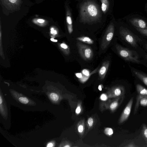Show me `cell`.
Segmentation results:
<instances>
[{
  "mask_svg": "<svg viewBox=\"0 0 147 147\" xmlns=\"http://www.w3.org/2000/svg\"><path fill=\"white\" fill-rule=\"evenodd\" d=\"M33 22L35 24H42L46 22V21L44 19L42 18L34 19Z\"/></svg>",
  "mask_w": 147,
  "mask_h": 147,
  "instance_id": "cell-26",
  "label": "cell"
},
{
  "mask_svg": "<svg viewBox=\"0 0 147 147\" xmlns=\"http://www.w3.org/2000/svg\"><path fill=\"white\" fill-rule=\"evenodd\" d=\"M51 41H53V42H57V40H55L53 38H51Z\"/></svg>",
  "mask_w": 147,
  "mask_h": 147,
  "instance_id": "cell-34",
  "label": "cell"
},
{
  "mask_svg": "<svg viewBox=\"0 0 147 147\" xmlns=\"http://www.w3.org/2000/svg\"><path fill=\"white\" fill-rule=\"evenodd\" d=\"M140 105L143 107L147 106V96H144L140 99Z\"/></svg>",
  "mask_w": 147,
  "mask_h": 147,
  "instance_id": "cell-22",
  "label": "cell"
},
{
  "mask_svg": "<svg viewBox=\"0 0 147 147\" xmlns=\"http://www.w3.org/2000/svg\"><path fill=\"white\" fill-rule=\"evenodd\" d=\"M76 45L80 55L84 60H89L92 58L93 51L89 46L78 41H77Z\"/></svg>",
  "mask_w": 147,
  "mask_h": 147,
  "instance_id": "cell-3",
  "label": "cell"
},
{
  "mask_svg": "<svg viewBox=\"0 0 147 147\" xmlns=\"http://www.w3.org/2000/svg\"><path fill=\"white\" fill-rule=\"evenodd\" d=\"M129 67L132 76L147 87V74L133 67Z\"/></svg>",
  "mask_w": 147,
  "mask_h": 147,
  "instance_id": "cell-9",
  "label": "cell"
},
{
  "mask_svg": "<svg viewBox=\"0 0 147 147\" xmlns=\"http://www.w3.org/2000/svg\"><path fill=\"white\" fill-rule=\"evenodd\" d=\"M101 9L102 11L105 12L106 10L107 7V0H101Z\"/></svg>",
  "mask_w": 147,
  "mask_h": 147,
  "instance_id": "cell-23",
  "label": "cell"
},
{
  "mask_svg": "<svg viewBox=\"0 0 147 147\" xmlns=\"http://www.w3.org/2000/svg\"><path fill=\"white\" fill-rule=\"evenodd\" d=\"M142 47L147 53V41H146L143 43Z\"/></svg>",
  "mask_w": 147,
  "mask_h": 147,
  "instance_id": "cell-31",
  "label": "cell"
},
{
  "mask_svg": "<svg viewBox=\"0 0 147 147\" xmlns=\"http://www.w3.org/2000/svg\"><path fill=\"white\" fill-rule=\"evenodd\" d=\"M115 48L117 54L124 61L142 65L147 68V61L137 51L119 44L115 45Z\"/></svg>",
  "mask_w": 147,
  "mask_h": 147,
  "instance_id": "cell-2",
  "label": "cell"
},
{
  "mask_svg": "<svg viewBox=\"0 0 147 147\" xmlns=\"http://www.w3.org/2000/svg\"><path fill=\"white\" fill-rule=\"evenodd\" d=\"M102 87L103 86L102 84H100L98 86V89L100 91H101L102 90Z\"/></svg>",
  "mask_w": 147,
  "mask_h": 147,
  "instance_id": "cell-33",
  "label": "cell"
},
{
  "mask_svg": "<svg viewBox=\"0 0 147 147\" xmlns=\"http://www.w3.org/2000/svg\"><path fill=\"white\" fill-rule=\"evenodd\" d=\"M104 133L106 135L110 136L113 134V129L111 128L106 127L104 129Z\"/></svg>",
  "mask_w": 147,
  "mask_h": 147,
  "instance_id": "cell-20",
  "label": "cell"
},
{
  "mask_svg": "<svg viewBox=\"0 0 147 147\" xmlns=\"http://www.w3.org/2000/svg\"><path fill=\"white\" fill-rule=\"evenodd\" d=\"M94 119L92 117H90L88 119L87 125L88 129L91 128L94 124Z\"/></svg>",
  "mask_w": 147,
  "mask_h": 147,
  "instance_id": "cell-24",
  "label": "cell"
},
{
  "mask_svg": "<svg viewBox=\"0 0 147 147\" xmlns=\"http://www.w3.org/2000/svg\"><path fill=\"white\" fill-rule=\"evenodd\" d=\"M53 33L55 34H57V32L56 30H54L53 31Z\"/></svg>",
  "mask_w": 147,
  "mask_h": 147,
  "instance_id": "cell-36",
  "label": "cell"
},
{
  "mask_svg": "<svg viewBox=\"0 0 147 147\" xmlns=\"http://www.w3.org/2000/svg\"><path fill=\"white\" fill-rule=\"evenodd\" d=\"M19 101L24 104H27L28 102V99L25 97H20L19 98Z\"/></svg>",
  "mask_w": 147,
  "mask_h": 147,
  "instance_id": "cell-27",
  "label": "cell"
},
{
  "mask_svg": "<svg viewBox=\"0 0 147 147\" xmlns=\"http://www.w3.org/2000/svg\"><path fill=\"white\" fill-rule=\"evenodd\" d=\"M119 34L126 47L137 51L147 61V53L142 47L143 43L146 40L128 27H121Z\"/></svg>",
  "mask_w": 147,
  "mask_h": 147,
  "instance_id": "cell-1",
  "label": "cell"
},
{
  "mask_svg": "<svg viewBox=\"0 0 147 147\" xmlns=\"http://www.w3.org/2000/svg\"><path fill=\"white\" fill-rule=\"evenodd\" d=\"M78 40L89 44H92L94 43V41L91 38L87 36H82L77 38Z\"/></svg>",
  "mask_w": 147,
  "mask_h": 147,
  "instance_id": "cell-15",
  "label": "cell"
},
{
  "mask_svg": "<svg viewBox=\"0 0 147 147\" xmlns=\"http://www.w3.org/2000/svg\"><path fill=\"white\" fill-rule=\"evenodd\" d=\"M136 88L137 93L136 97V100L135 105L134 115H135L137 112L140 105V101L143 97L147 96V89L140 83H138L137 79H136Z\"/></svg>",
  "mask_w": 147,
  "mask_h": 147,
  "instance_id": "cell-4",
  "label": "cell"
},
{
  "mask_svg": "<svg viewBox=\"0 0 147 147\" xmlns=\"http://www.w3.org/2000/svg\"><path fill=\"white\" fill-rule=\"evenodd\" d=\"M85 8L86 13L90 17L93 18L96 17L98 11L96 6L94 4H90L88 5Z\"/></svg>",
  "mask_w": 147,
  "mask_h": 147,
  "instance_id": "cell-12",
  "label": "cell"
},
{
  "mask_svg": "<svg viewBox=\"0 0 147 147\" xmlns=\"http://www.w3.org/2000/svg\"><path fill=\"white\" fill-rule=\"evenodd\" d=\"M110 61H106L103 62L98 72L100 79L103 80L105 78L109 66Z\"/></svg>",
  "mask_w": 147,
  "mask_h": 147,
  "instance_id": "cell-13",
  "label": "cell"
},
{
  "mask_svg": "<svg viewBox=\"0 0 147 147\" xmlns=\"http://www.w3.org/2000/svg\"><path fill=\"white\" fill-rule=\"evenodd\" d=\"M84 122V119H82L79 121L77 125V131L81 136L83 134L85 131Z\"/></svg>",
  "mask_w": 147,
  "mask_h": 147,
  "instance_id": "cell-14",
  "label": "cell"
},
{
  "mask_svg": "<svg viewBox=\"0 0 147 147\" xmlns=\"http://www.w3.org/2000/svg\"><path fill=\"white\" fill-rule=\"evenodd\" d=\"M66 21L68 24L67 28L68 32L70 34L73 32V29L72 25V21L70 16H67Z\"/></svg>",
  "mask_w": 147,
  "mask_h": 147,
  "instance_id": "cell-17",
  "label": "cell"
},
{
  "mask_svg": "<svg viewBox=\"0 0 147 147\" xmlns=\"http://www.w3.org/2000/svg\"><path fill=\"white\" fill-rule=\"evenodd\" d=\"M50 96L51 100L54 101H57L59 99V96L57 94L52 93L50 95Z\"/></svg>",
  "mask_w": 147,
  "mask_h": 147,
  "instance_id": "cell-25",
  "label": "cell"
},
{
  "mask_svg": "<svg viewBox=\"0 0 147 147\" xmlns=\"http://www.w3.org/2000/svg\"><path fill=\"white\" fill-rule=\"evenodd\" d=\"M125 93V87L122 85H117L109 90L107 94L109 98H116L124 96Z\"/></svg>",
  "mask_w": 147,
  "mask_h": 147,
  "instance_id": "cell-5",
  "label": "cell"
},
{
  "mask_svg": "<svg viewBox=\"0 0 147 147\" xmlns=\"http://www.w3.org/2000/svg\"><path fill=\"white\" fill-rule=\"evenodd\" d=\"M141 35L147 38V29H141L134 28Z\"/></svg>",
  "mask_w": 147,
  "mask_h": 147,
  "instance_id": "cell-18",
  "label": "cell"
},
{
  "mask_svg": "<svg viewBox=\"0 0 147 147\" xmlns=\"http://www.w3.org/2000/svg\"><path fill=\"white\" fill-rule=\"evenodd\" d=\"M114 28L113 26H109L103 37L101 44V48L102 50L107 48L110 44L114 35Z\"/></svg>",
  "mask_w": 147,
  "mask_h": 147,
  "instance_id": "cell-6",
  "label": "cell"
},
{
  "mask_svg": "<svg viewBox=\"0 0 147 147\" xmlns=\"http://www.w3.org/2000/svg\"><path fill=\"white\" fill-rule=\"evenodd\" d=\"M134 99L133 97L130 98L123 110L118 121L119 124L124 123L128 119L130 114Z\"/></svg>",
  "mask_w": 147,
  "mask_h": 147,
  "instance_id": "cell-7",
  "label": "cell"
},
{
  "mask_svg": "<svg viewBox=\"0 0 147 147\" xmlns=\"http://www.w3.org/2000/svg\"><path fill=\"white\" fill-rule=\"evenodd\" d=\"M124 147H139V146L136 145L133 142H131L126 145L124 146Z\"/></svg>",
  "mask_w": 147,
  "mask_h": 147,
  "instance_id": "cell-29",
  "label": "cell"
},
{
  "mask_svg": "<svg viewBox=\"0 0 147 147\" xmlns=\"http://www.w3.org/2000/svg\"><path fill=\"white\" fill-rule=\"evenodd\" d=\"M82 111V103L81 102H79L75 110L76 114L78 115L80 114Z\"/></svg>",
  "mask_w": 147,
  "mask_h": 147,
  "instance_id": "cell-21",
  "label": "cell"
},
{
  "mask_svg": "<svg viewBox=\"0 0 147 147\" xmlns=\"http://www.w3.org/2000/svg\"><path fill=\"white\" fill-rule=\"evenodd\" d=\"M141 132L142 136L147 144V126L145 123L142 125Z\"/></svg>",
  "mask_w": 147,
  "mask_h": 147,
  "instance_id": "cell-16",
  "label": "cell"
},
{
  "mask_svg": "<svg viewBox=\"0 0 147 147\" xmlns=\"http://www.w3.org/2000/svg\"><path fill=\"white\" fill-rule=\"evenodd\" d=\"M47 147H52L53 146V144L52 143H48L47 146Z\"/></svg>",
  "mask_w": 147,
  "mask_h": 147,
  "instance_id": "cell-32",
  "label": "cell"
},
{
  "mask_svg": "<svg viewBox=\"0 0 147 147\" xmlns=\"http://www.w3.org/2000/svg\"><path fill=\"white\" fill-rule=\"evenodd\" d=\"M2 98L1 96H0V105L2 104Z\"/></svg>",
  "mask_w": 147,
  "mask_h": 147,
  "instance_id": "cell-35",
  "label": "cell"
},
{
  "mask_svg": "<svg viewBox=\"0 0 147 147\" xmlns=\"http://www.w3.org/2000/svg\"><path fill=\"white\" fill-rule=\"evenodd\" d=\"M108 97L107 94L105 93H102L100 95V99L102 101H106L108 99Z\"/></svg>",
  "mask_w": 147,
  "mask_h": 147,
  "instance_id": "cell-28",
  "label": "cell"
},
{
  "mask_svg": "<svg viewBox=\"0 0 147 147\" xmlns=\"http://www.w3.org/2000/svg\"><path fill=\"white\" fill-rule=\"evenodd\" d=\"M129 22L134 28L147 29V23L142 19L133 18L130 20Z\"/></svg>",
  "mask_w": 147,
  "mask_h": 147,
  "instance_id": "cell-11",
  "label": "cell"
},
{
  "mask_svg": "<svg viewBox=\"0 0 147 147\" xmlns=\"http://www.w3.org/2000/svg\"><path fill=\"white\" fill-rule=\"evenodd\" d=\"M2 5L7 9L15 11L20 9L22 3L21 0H0Z\"/></svg>",
  "mask_w": 147,
  "mask_h": 147,
  "instance_id": "cell-8",
  "label": "cell"
},
{
  "mask_svg": "<svg viewBox=\"0 0 147 147\" xmlns=\"http://www.w3.org/2000/svg\"><path fill=\"white\" fill-rule=\"evenodd\" d=\"M83 74L86 76H88L89 74V71L86 69H84L82 71Z\"/></svg>",
  "mask_w": 147,
  "mask_h": 147,
  "instance_id": "cell-30",
  "label": "cell"
},
{
  "mask_svg": "<svg viewBox=\"0 0 147 147\" xmlns=\"http://www.w3.org/2000/svg\"><path fill=\"white\" fill-rule=\"evenodd\" d=\"M124 96L115 98V99L110 101L109 100L104 104V105L105 108L114 112L117 109L120 103L119 101L120 99Z\"/></svg>",
  "mask_w": 147,
  "mask_h": 147,
  "instance_id": "cell-10",
  "label": "cell"
},
{
  "mask_svg": "<svg viewBox=\"0 0 147 147\" xmlns=\"http://www.w3.org/2000/svg\"><path fill=\"white\" fill-rule=\"evenodd\" d=\"M60 46L65 51L66 54L67 55L69 54L70 53V49L69 47L66 44L64 43H62L61 44Z\"/></svg>",
  "mask_w": 147,
  "mask_h": 147,
  "instance_id": "cell-19",
  "label": "cell"
}]
</instances>
